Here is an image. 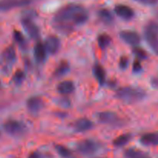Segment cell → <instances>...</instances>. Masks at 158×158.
Here are the masks:
<instances>
[{"label": "cell", "mask_w": 158, "mask_h": 158, "mask_svg": "<svg viewBox=\"0 0 158 158\" xmlns=\"http://www.w3.org/2000/svg\"><path fill=\"white\" fill-rule=\"evenodd\" d=\"M114 12L117 14V16L125 20H131V19L134 18L135 15L132 8L123 4L117 5L114 8Z\"/></svg>", "instance_id": "obj_12"}, {"label": "cell", "mask_w": 158, "mask_h": 158, "mask_svg": "<svg viewBox=\"0 0 158 158\" xmlns=\"http://www.w3.org/2000/svg\"><path fill=\"white\" fill-rule=\"evenodd\" d=\"M125 158H151L146 153L135 148H130L124 152Z\"/></svg>", "instance_id": "obj_20"}, {"label": "cell", "mask_w": 158, "mask_h": 158, "mask_svg": "<svg viewBox=\"0 0 158 158\" xmlns=\"http://www.w3.org/2000/svg\"><path fill=\"white\" fill-rule=\"evenodd\" d=\"M134 1L145 6H155L158 3V0H134Z\"/></svg>", "instance_id": "obj_30"}, {"label": "cell", "mask_w": 158, "mask_h": 158, "mask_svg": "<svg viewBox=\"0 0 158 158\" xmlns=\"http://www.w3.org/2000/svg\"><path fill=\"white\" fill-rule=\"evenodd\" d=\"M16 61V52L15 48L12 46L6 48L2 52L0 56V64L4 73L10 72L11 68Z\"/></svg>", "instance_id": "obj_7"}, {"label": "cell", "mask_w": 158, "mask_h": 158, "mask_svg": "<svg viewBox=\"0 0 158 158\" xmlns=\"http://www.w3.org/2000/svg\"><path fill=\"white\" fill-rule=\"evenodd\" d=\"M44 106V102L43 99L37 96L29 97L26 101V107L29 113L32 114H37L43 110Z\"/></svg>", "instance_id": "obj_11"}, {"label": "cell", "mask_w": 158, "mask_h": 158, "mask_svg": "<svg viewBox=\"0 0 158 158\" xmlns=\"http://www.w3.org/2000/svg\"><path fill=\"white\" fill-rule=\"evenodd\" d=\"M100 149V144L97 141L90 139L81 140L77 144V150L80 154L89 156L95 154Z\"/></svg>", "instance_id": "obj_8"}, {"label": "cell", "mask_w": 158, "mask_h": 158, "mask_svg": "<svg viewBox=\"0 0 158 158\" xmlns=\"http://www.w3.org/2000/svg\"><path fill=\"white\" fill-rule=\"evenodd\" d=\"M47 53L55 54L58 52L60 46V40L56 35H49L46 38L44 44Z\"/></svg>", "instance_id": "obj_13"}, {"label": "cell", "mask_w": 158, "mask_h": 158, "mask_svg": "<svg viewBox=\"0 0 158 158\" xmlns=\"http://www.w3.org/2000/svg\"><path fill=\"white\" fill-rule=\"evenodd\" d=\"M133 52L135 55V56L137 57V60L141 61V60H144L148 58V53L146 52V51L144 49H143L142 48L138 47V46H135L133 49Z\"/></svg>", "instance_id": "obj_26"}, {"label": "cell", "mask_w": 158, "mask_h": 158, "mask_svg": "<svg viewBox=\"0 0 158 158\" xmlns=\"http://www.w3.org/2000/svg\"><path fill=\"white\" fill-rule=\"evenodd\" d=\"M75 89V86L72 81L66 80L59 83L57 86V91L62 95H69L73 93Z\"/></svg>", "instance_id": "obj_17"}, {"label": "cell", "mask_w": 158, "mask_h": 158, "mask_svg": "<svg viewBox=\"0 0 158 158\" xmlns=\"http://www.w3.org/2000/svg\"><path fill=\"white\" fill-rule=\"evenodd\" d=\"M140 142L145 146H157L158 132H152L145 134L140 137Z\"/></svg>", "instance_id": "obj_16"}, {"label": "cell", "mask_w": 158, "mask_h": 158, "mask_svg": "<svg viewBox=\"0 0 158 158\" xmlns=\"http://www.w3.org/2000/svg\"><path fill=\"white\" fill-rule=\"evenodd\" d=\"M69 70V66L67 62L63 61L57 66L54 71V76L56 77H62L67 74Z\"/></svg>", "instance_id": "obj_21"}, {"label": "cell", "mask_w": 158, "mask_h": 158, "mask_svg": "<svg viewBox=\"0 0 158 158\" xmlns=\"http://www.w3.org/2000/svg\"><path fill=\"white\" fill-rule=\"evenodd\" d=\"M26 78V74L23 71L17 70L12 77V81L15 85H20Z\"/></svg>", "instance_id": "obj_27"}, {"label": "cell", "mask_w": 158, "mask_h": 158, "mask_svg": "<svg viewBox=\"0 0 158 158\" xmlns=\"http://www.w3.org/2000/svg\"><path fill=\"white\" fill-rule=\"evenodd\" d=\"M94 127V123L87 118H80L76 120L73 123V129L77 132L83 133L91 130Z\"/></svg>", "instance_id": "obj_14"}, {"label": "cell", "mask_w": 158, "mask_h": 158, "mask_svg": "<svg viewBox=\"0 0 158 158\" xmlns=\"http://www.w3.org/2000/svg\"><path fill=\"white\" fill-rule=\"evenodd\" d=\"M93 73L95 77L96 80L99 83L100 86H103L106 83V73H105L104 69L101 65L97 64L94 65V69H93Z\"/></svg>", "instance_id": "obj_18"}, {"label": "cell", "mask_w": 158, "mask_h": 158, "mask_svg": "<svg viewBox=\"0 0 158 158\" xmlns=\"http://www.w3.org/2000/svg\"><path fill=\"white\" fill-rule=\"evenodd\" d=\"M131 140V135L130 134H124L122 135L119 136L117 138L114 139V145L117 148H120V147H123L130 142Z\"/></svg>", "instance_id": "obj_22"}, {"label": "cell", "mask_w": 158, "mask_h": 158, "mask_svg": "<svg viewBox=\"0 0 158 158\" xmlns=\"http://www.w3.org/2000/svg\"><path fill=\"white\" fill-rule=\"evenodd\" d=\"M129 65V60L126 56H122L119 61V66L121 69H126Z\"/></svg>", "instance_id": "obj_28"}, {"label": "cell", "mask_w": 158, "mask_h": 158, "mask_svg": "<svg viewBox=\"0 0 158 158\" xmlns=\"http://www.w3.org/2000/svg\"><path fill=\"white\" fill-rule=\"evenodd\" d=\"M55 149L59 155L63 158H75L73 154L69 148L63 145H56Z\"/></svg>", "instance_id": "obj_24"}, {"label": "cell", "mask_w": 158, "mask_h": 158, "mask_svg": "<svg viewBox=\"0 0 158 158\" xmlns=\"http://www.w3.org/2000/svg\"><path fill=\"white\" fill-rule=\"evenodd\" d=\"M97 118L100 123L114 127H121L125 123L124 120L116 113L111 111H103L97 114Z\"/></svg>", "instance_id": "obj_5"}, {"label": "cell", "mask_w": 158, "mask_h": 158, "mask_svg": "<svg viewBox=\"0 0 158 158\" xmlns=\"http://www.w3.org/2000/svg\"><path fill=\"white\" fill-rule=\"evenodd\" d=\"M35 12L34 11H26L22 18L21 23L26 33L32 39L36 40L40 36V29L32 21V19L35 17Z\"/></svg>", "instance_id": "obj_4"}, {"label": "cell", "mask_w": 158, "mask_h": 158, "mask_svg": "<svg viewBox=\"0 0 158 158\" xmlns=\"http://www.w3.org/2000/svg\"><path fill=\"white\" fill-rule=\"evenodd\" d=\"M33 0H0V12L15 8L24 7L31 4Z\"/></svg>", "instance_id": "obj_9"}, {"label": "cell", "mask_w": 158, "mask_h": 158, "mask_svg": "<svg viewBox=\"0 0 158 158\" xmlns=\"http://www.w3.org/2000/svg\"><path fill=\"white\" fill-rule=\"evenodd\" d=\"M60 103L61 105H63L65 107H67V106L69 105V102L68 101L67 99H65V98L61 99V100L60 101Z\"/></svg>", "instance_id": "obj_32"}, {"label": "cell", "mask_w": 158, "mask_h": 158, "mask_svg": "<svg viewBox=\"0 0 158 158\" xmlns=\"http://www.w3.org/2000/svg\"><path fill=\"white\" fill-rule=\"evenodd\" d=\"M147 94L143 89L134 86H124L117 89L116 97L127 104L138 103L146 97Z\"/></svg>", "instance_id": "obj_2"}, {"label": "cell", "mask_w": 158, "mask_h": 158, "mask_svg": "<svg viewBox=\"0 0 158 158\" xmlns=\"http://www.w3.org/2000/svg\"><path fill=\"white\" fill-rule=\"evenodd\" d=\"M132 69H133V71H134V73H140V71L142 70V65H141V63H140V60H137L134 62V63H133Z\"/></svg>", "instance_id": "obj_29"}, {"label": "cell", "mask_w": 158, "mask_h": 158, "mask_svg": "<svg viewBox=\"0 0 158 158\" xmlns=\"http://www.w3.org/2000/svg\"><path fill=\"white\" fill-rule=\"evenodd\" d=\"M33 55L35 57V60L37 63H43L46 59V55H47V52H46V49H45L44 45L40 42H38L34 46L33 49Z\"/></svg>", "instance_id": "obj_15"}, {"label": "cell", "mask_w": 158, "mask_h": 158, "mask_svg": "<svg viewBox=\"0 0 158 158\" xmlns=\"http://www.w3.org/2000/svg\"><path fill=\"white\" fill-rule=\"evenodd\" d=\"M120 36L123 41L131 46H137L140 43V36L137 32L132 30H123L120 32Z\"/></svg>", "instance_id": "obj_10"}, {"label": "cell", "mask_w": 158, "mask_h": 158, "mask_svg": "<svg viewBox=\"0 0 158 158\" xmlns=\"http://www.w3.org/2000/svg\"><path fill=\"white\" fill-rule=\"evenodd\" d=\"M89 19V12L84 6L71 3L59 9L53 16L54 26L65 34L72 32L77 26L83 25Z\"/></svg>", "instance_id": "obj_1"}, {"label": "cell", "mask_w": 158, "mask_h": 158, "mask_svg": "<svg viewBox=\"0 0 158 158\" xmlns=\"http://www.w3.org/2000/svg\"><path fill=\"white\" fill-rule=\"evenodd\" d=\"M13 37L15 41L16 42L17 44L21 48H26V42L25 40V37L23 36V33L20 31L15 30L13 32Z\"/></svg>", "instance_id": "obj_25"}, {"label": "cell", "mask_w": 158, "mask_h": 158, "mask_svg": "<svg viewBox=\"0 0 158 158\" xmlns=\"http://www.w3.org/2000/svg\"><path fill=\"white\" fill-rule=\"evenodd\" d=\"M29 158H42L41 154L38 152H32L29 154Z\"/></svg>", "instance_id": "obj_31"}, {"label": "cell", "mask_w": 158, "mask_h": 158, "mask_svg": "<svg viewBox=\"0 0 158 158\" xmlns=\"http://www.w3.org/2000/svg\"><path fill=\"white\" fill-rule=\"evenodd\" d=\"M5 132L12 137H19L24 135L27 131L26 124L16 120H9L2 125Z\"/></svg>", "instance_id": "obj_6"}, {"label": "cell", "mask_w": 158, "mask_h": 158, "mask_svg": "<svg viewBox=\"0 0 158 158\" xmlns=\"http://www.w3.org/2000/svg\"><path fill=\"white\" fill-rule=\"evenodd\" d=\"M144 38L154 53L158 55V23L151 21L146 25Z\"/></svg>", "instance_id": "obj_3"}, {"label": "cell", "mask_w": 158, "mask_h": 158, "mask_svg": "<svg viewBox=\"0 0 158 158\" xmlns=\"http://www.w3.org/2000/svg\"><path fill=\"white\" fill-rule=\"evenodd\" d=\"M97 15L103 24L111 25L114 21L113 14L111 13L110 11L106 9H100L97 12Z\"/></svg>", "instance_id": "obj_19"}, {"label": "cell", "mask_w": 158, "mask_h": 158, "mask_svg": "<svg viewBox=\"0 0 158 158\" xmlns=\"http://www.w3.org/2000/svg\"><path fill=\"white\" fill-rule=\"evenodd\" d=\"M1 86H2V83H1V81H0V88H1Z\"/></svg>", "instance_id": "obj_33"}, {"label": "cell", "mask_w": 158, "mask_h": 158, "mask_svg": "<svg viewBox=\"0 0 158 158\" xmlns=\"http://www.w3.org/2000/svg\"><path fill=\"white\" fill-rule=\"evenodd\" d=\"M97 43L100 49H105L110 45L111 38L109 35L106 33L100 34L97 38Z\"/></svg>", "instance_id": "obj_23"}]
</instances>
